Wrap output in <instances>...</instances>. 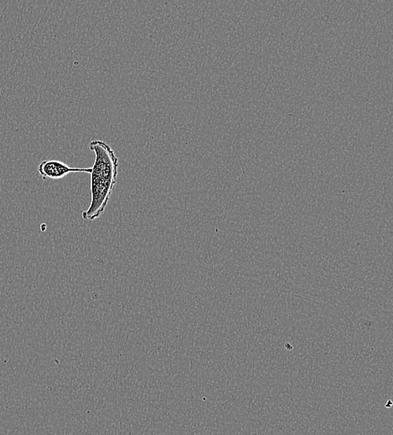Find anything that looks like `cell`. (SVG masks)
Segmentation results:
<instances>
[{"mask_svg": "<svg viewBox=\"0 0 393 435\" xmlns=\"http://www.w3.org/2000/svg\"><path fill=\"white\" fill-rule=\"evenodd\" d=\"M40 176L46 179H61L72 173H92V167H71L67 164L58 160H45L38 166Z\"/></svg>", "mask_w": 393, "mask_h": 435, "instance_id": "7a4b0ae2", "label": "cell"}, {"mask_svg": "<svg viewBox=\"0 0 393 435\" xmlns=\"http://www.w3.org/2000/svg\"><path fill=\"white\" fill-rule=\"evenodd\" d=\"M285 347H288V348H287L288 350H292L293 349L292 346H289V343H286V344H285Z\"/></svg>", "mask_w": 393, "mask_h": 435, "instance_id": "277c9868", "label": "cell"}, {"mask_svg": "<svg viewBox=\"0 0 393 435\" xmlns=\"http://www.w3.org/2000/svg\"><path fill=\"white\" fill-rule=\"evenodd\" d=\"M387 402H387V403H386V407H387V408H390L391 406L393 405L392 401H391V400H389V401H387Z\"/></svg>", "mask_w": 393, "mask_h": 435, "instance_id": "3957f363", "label": "cell"}, {"mask_svg": "<svg viewBox=\"0 0 393 435\" xmlns=\"http://www.w3.org/2000/svg\"><path fill=\"white\" fill-rule=\"evenodd\" d=\"M89 148L95 153L90 173L92 199L88 209L82 213V218L85 220L93 221L104 213L109 202L117 183L118 158L113 148L102 141L91 142Z\"/></svg>", "mask_w": 393, "mask_h": 435, "instance_id": "6da1fadb", "label": "cell"}]
</instances>
